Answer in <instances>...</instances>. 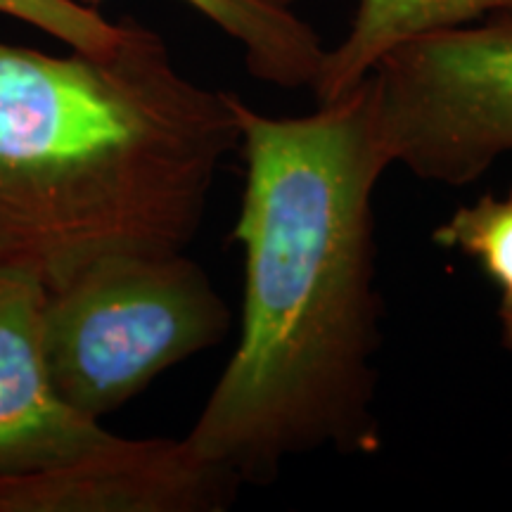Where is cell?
<instances>
[{"label":"cell","instance_id":"6da1fadb","mask_svg":"<svg viewBox=\"0 0 512 512\" xmlns=\"http://www.w3.org/2000/svg\"><path fill=\"white\" fill-rule=\"evenodd\" d=\"M247 178L242 328L185 444L238 482L273 484L290 458L380 444L373 195L387 159L366 81L306 117L235 95Z\"/></svg>","mask_w":512,"mask_h":512},{"label":"cell","instance_id":"7a4b0ae2","mask_svg":"<svg viewBox=\"0 0 512 512\" xmlns=\"http://www.w3.org/2000/svg\"><path fill=\"white\" fill-rule=\"evenodd\" d=\"M235 147V93L190 81L136 19L105 53L0 41V275L55 292L100 261L185 252Z\"/></svg>","mask_w":512,"mask_h":512},{"label":"cell","instance_id":"3957f363","mask_svg":"<svg viewBox=\"0 0 512 512\" xmlns=\"http://www.w3.org/2000/svg\"><path fill=\"white\" fill-rule=\"evenodd\" d=\"M230 309L207 271L178 254L117 256L46 292L41 347L55 394L88 420L226 339Z\"/></svg>","mask_w":512,"mask_h":512},{"label":"cell","instance_id":"277c9868","mask_svg":"<svg viewBox=\"0 0 512 512\" xmlns=\"http://www.w3.org/2000/svg\"><path fill=\"white\" fill-rule=\"evenodd\" d=\"M363 81L377 150L420 181L465 188L512 152V17L403 41Z\"/></svg>","mask_w":512,"mask_h":512},{"label":"cell","instance_id":"5b68a950","mask_svg":"<svg viewBox=\"0 0 512 512\" xmlns=\"http://www.w3.org/2000/svg\"><path fill=\"white\" fill-rule=\"evenodd\" d=\"M240 486L183 439L114 437L72 465L0 479V512H219Z\"/></svg>","mask_w":512,"mask_h":512},{"label":"cell","instance_id":"8992f818","mask_svg":"<svg viewBox=\"0 0 512 512\" xmlns=\"http://www.w3.org/2000/svg\"><path fill=\"white\" fill-rule=\"evenodd\" d=\"M43 302L34 280L0 275V479L72 465L117 437L55 394L41 347Z\"/></svg>","mask_w":512,"mask_h":512},{"label":"cell","instance_id":"52a82bcc","mask_svg":"<svg viewBox=\"0 0 512 512\" xmlns=\"http://www.w3.org/2000/svg\"><path fill=\"white\" fill-rule=\"evenodd\" d=\"M491 17H512V0H358L347 38L325 53L313 86L318 105L356 88L399 43Z\"/></svg>","mask_w":512,"mask_h":512},{"label":"cell","instance_id":"ba28073f","mask_svg":"<svg viewBox=\"0 0 512 512\" xmlns=\"http://www.w3.org/2000/svg\"><path fill=\"white\" fill-rule=\"evenodd\" d=\"M98 10L105 0H79ZM245 50L247 72L271 86H316L328 50L292 5L278 0H183Z\"/></svg>","mask_w":512,"mask_h":512},{"label":"cell","instance_id":"9c48e42d","mask_svg":"<svg viewBox=\"0 0 512 512\" xmlns=\"http://www.w3.org/2000/svg\"><path fill=\"white\" fill-rule=\"evenodd\" d=\"M434 242L475 261L503 297H512V188L453 211L434 230Z\"/></svg>","mask_w":512,"mask_h":512},{"label":"cell","instance_id":"30bf717a","mask_svg":"<svg viewBox=\"0 0 512 512\" xmlns=\"http://www.w3.org/2000/svg\"><path fill=\"white\" fill-rule=\"evenodd\" d=\"M0 15L27 22L72 50L86 53H105L124 34V22H107L98 10L86 8L79 0H0Z\"/></svg>","mask_w":512,"mask_h":512},{"label":"cell","instance_id":"8fae6325","mask_svg":"<svg viewBox=\"0 0 512 512\" xmlns=\"http://www.w3.org/2000/svg\"><path fill=\"white\" fill-rule=\"evenodd\" d=\"M498 320H501L503 344L512 351V297H503L498 306Z\"/></svg>","mask_w":512,"mask_h":512},{"label":"cell","instance_id":"7c38bea8","mask_svg":"<svg viewBox=\"0 0 512 512\" xmlns=\"http://www.w3.org/2000/svg\"><path fill=\"white\" fill-rule=\"evenodd\" d=\"M278 3H283V5H292L294 0H278Z\"/></svg>","mask_w":512,"mask_h":512}]
</instances>
